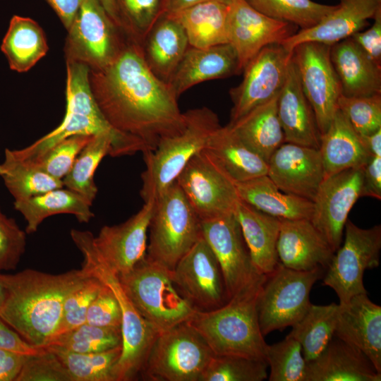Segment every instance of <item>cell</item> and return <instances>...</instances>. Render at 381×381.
<instances>
[{
    "instance_id": "1",
    "label": "cell",
    "mask_w": 381,
    "mask_h": 381,
    "mask_svg": "<svg viewBox=\"0 0 381 381\" xmlns=\"http://www.w3.org/2000/svg\"><path fill=\"white\" fill-rule=\"evenodd\" d=\"M89 79L109 123L140 140L147 151L154 150L162 138L183 129L185 116L178 97L169 84L149 69L138 44L127 40L113 62L104 68L90 70Z\"/></svg>"
},
{
    "instance_id": "2",
    "label": "cell",
    "mask_w": 381,
    "mask_h": 381,
    "mask_svg": "<svg viewBox=\"0 0 381 381\" xmlns=\"http://www.w3.org/2000/svg\"><path fill=\"white\" fill-rule=\"evenodd\" d=\"M1 276L6 294L0 318L27 342L44 347L58 328L65 299L90 274L83 268L56 274L26 269Z\"/></svg>"
},
{
    "instance_id": "3",
    "label": "cell",
    "mask_w": 381,
    "mask_h": 381,
    "mask_svg": "<svg viewBox=\"0 0 381 381\" xmlns=\"http://www.w3.org/2000/svg\"><path fill=\"white\" fill-rule=\"evenodd\" d=\"M89 67L77 61H66V113L61 123L30 145L13 150L20 158H35L59 141L75 135L107 134L114 140L117 157L145 152L139 139L114 129L102 113L92 94Z\"/></svg>"
},
{
    "instance_id": "4",
    "label": "cell",
    "mask_w": 381,
    "mask_h": 381,
    "mask_svg": "<svg viewBox=\"0 0 381 381\" xmlns=\"http://www.w3.org/2000/svg\"><path fill=\"white\" fill-rule=\"evenodd\" d=\"M265 276L219 308L208 311L196 310L187 321L214 355L265 361L267 344L260 328L257 310L258 296Z\"/></svg>"
},
{
    "instance_id": "5",
    "label": "cell",
    "mask_w": 381,
    "mask_h": 381,
    "mask_svg": "<svg viewBox=\"0 0 381 381\" xmlns=\"http://www.w3.org/2000/svg\"><path fill=\"white\" fill-rule=\"evenodd\" d=\"M183 113L185 124L180 132L162 138L154 150L143 152L146 168L141 175L140 195L144 202L155 200L171 186L221 126L217 115L206 107Z\"/></svg>"
},
{
    "instance_id": "6",
    "label": "cell",
    "mask_w": 381,
    "mask_h": 381,
    "mask_svg": "<svg viewBox=\"0 0 381 381\" xmlns=\"http://www.w3.org/2000/svg\"><path fill=\"white\" fill-rule=\"evenodd\" d=\"M146 258L172 271L202 236L201 220L175 181L155 199Z\"/></svg>"
},
{
    "instance_id": "7",
    "label": "cell",
    "mask_w": 381,
    "mask_h": 381,
    "mask_svg": "<svg viewBox=\"0 0 381 381\" xmlns=\"http://www.w3.org/2000/svg\"><path fill=\"white\" fill-rule=\"evenodd\" d=\"M172 271L145 258L118 276L138 312L160 332L187 322L197 310L179 291Z\"/></svg>"
},
{
    "instance_id": "8",
    "label": "cell",
    "mask_w": 381,
    "mask_h": 381,
    "mask_svg": "<svg viewBox=\"0 0 381 381\" xmlns=\"http://www.w3.org/2000/svg\"><path fill=\"white\" fill-rule=\"evenodd\" d=\"M322 276L321 267L298 271L280 262L265 276L257 301L258 322L263 336L292 327L302 318L311 305L312 287Z\"/></svg>"
},
{
    "instance_id": "9",
    "label": "cell",
    "mask_w": 381,
    "mask_h": 381,
    "mask_svg": "<svg viewBox=\"0 0 381 381\" xmlns=\"http://www.w3.org/2000/svg\"><path fill=\"white\" fill-rule=\"evenodd\" d=\"M214 355L198 331L183 322L158 335L140 375L152 381H200Z\"/></svg>"
},
{
    "instance_id": "10",
    "label": "cell",
    "mask_w": 381,
    "mask_h": 381,
    "mask_svg": "<svg viewBox=\"0 0 381 381\" xmlns=\"http://www.w3.org/2000/svg\"><path fill=\"white\" fill-rule=\"evenodd\" d=\"M67 31L66 61L83 63L90 70L109 65L128 40L98 0H82Z\"/></svg>"
},
{
    "instance_id": "11",
    "label": "cell",
    "mask_w": 381,
    "mask_h": 381,
    "mask_svg": "<svg viewBox=\"0 0 381 381\" xmlns=\"http://www.w3.org/2000/svg\"><path fill=\"white\" fill-rule=\"evenodd\" d=\"M344 229V243L334 252L323 279V284L335 291L339 304L367 293L363 274L379 266L381 250L380 225L362 229L347 219Z\"/></svg>"
},
{
    "instance_id": "12",
    "label": "cell",
    "mask_w": 381,
    "mask_h": 381,
    "mask_svg": "<svg viewBox=\"0 0 381 381\" xmlns=\"http://www.w3.org/2000/svg\"><path fill=\"white\" fill-rule=\"evenodd\" d=\"M176 181L200 220L235 213L240 201L236 183L205 149L189 160Z\"/></svg>"
},
{
    "instance_id": "13",
    "label": "cell",
    "mask_w": 381,
    "mask_h": 381,
    "mask_svg": "<svg viewBox=\"0 0 381 381\" xmlns=\"http://www.w3.org/2000/svg\"><path fill=\"white\" fill-rule=\"evenodd\" d=\"M330 45L305 42L292 50L302 90L315 114L320 135L338 109L341 85L330 59Z\"/></svg>"
},
{
    "instance_id": "14",
    "label": "cell",
    "mask_w": 381,
    "mask_h": 381,
    "mask_svg": "<svg viewBox=\"0 0 381 381\" xmlns=\"http://www.w3.org/2000/svg\"><path fill=\"white\" fill-rule=\"evenodd\" d=\"M201 231L219 265L228 300L264 278L251 262L235 214L201 220Z\"/></svg>"
},
{
    "instance_id": "15",
    "label": "cell",
    "mask_w": 381,
    "mask_h": 381,
    "mask_svg": "<svg viewBox=\"0 0 381 381\" xmlns=\"http://www.w3.org/2000/svg\"><path fill=\"white\" fill-rule=\"evenodd\" d=\"M292 52L282 44L265 47L245 66L242 81L229 90L232 123L277 96L285 83Z\"/></svg>"
},
{
    "instance_id": "16",
    "label": "cell",
    "mask_w": 381,
    "mask_h": 381,
    "mask_svg": "<svg viewBox=\"0 0 381 381\" xmlns=\"http://www.w3.org/2000/svg\"><path fill=\"white\" fill-rule=\"evenodd\" d=\"M92 274L113 291L122 312L121 353L114 368V381L134 380L141 373L150 349L161 332L138 312L116 274L102 264L95 265Z\"/></svg>"
},
{
    "instance_id": "17",
    "label": "cell",
    "mask_w": 381,
    "mask_h": 381,
    "mask_svg": "<svg viewBox=\"0 0 381 381\" xmlns=\"http://www.w3.org/2000/svg\"><path fill=\"white\" fill-rule=\"evenodd\" d=\"M171 274L180 293L197 310H214L228 301L219 265L202 236L180 259Z\"/></svg>"
},
{
    "instance_id": "18",
    "label": "cell",
    "mask_w": 381,
    "mask_h": 381,
    "mask_svg": "<svg viewBox=\"0 0 381 381\" xmlns=\"http://www.w3.org/2000/svg\"><path fill=\"white\" fill-rule=\"evenodd\" d=\"M363 167L324 179L313 199L310 221L335 252L341 246L348 215L362 197Z\"/></svg>"
},
{
    "instance_id": "19",
    "label": "cell",
    "mask_w": 381,
    "mask_h": 381,
    "mask_svg": "<svg viewBox=\"0 0 381 381\" xmlns=\"http://www.w3.org/2000/svg\"><path fill=\"white\" fill-rule=\"evenodd\" d=\"M296 25L265 16L246 0H232L226 21L227 42L236 51L243 71L265 47L281 44L297 32Z\"/></svg>"
},
{
    "instance_id": "20",
    "label": "cell",
    "mask_w": 381,
    "mask_h": 381,
    "mask_svg": "<svg viewBox=\"0 0 381 381\" xmlns=\"http://www.w3.org/2000/svg\"><path fill=\"white\" fill-rule=\"evenodd\" d=\"M144 202L142 208L126 221L104 226L94 236L101 260L118 276L130 272L146 257L147 231L155 200Z\"/></svg>"
},
{
    "instance_id": "21",
    "label": "cell",
    "mask_w": 381,
    "mask_h": 381,
    "mask_svg": "<svg viewBox=\"0 0 381 381\" xmlns=\"http://www.w3.org/2000/svg\"><path fill=\"white\" fill-rule=\"evenodd\" d=\"M267 175L284 193L311 201L325 179L319 149L284 142L272 155Z\"/></svg>"
},
{
    "instance_id": "22",
    "label": "cell",
    "mask_w": 381,
    "mask_h": 381,
    "mask_svg": "<svg viewBox=\"0 0 381 381\" xmlns=\"http://www.w3.org/2000/svg\"><path fill=\"white\" fill-rule=\"evenodd\" d=\"M339 305L334 337L361 351L381 373V307L367 293Z\"/></svg>"
},
{
    "instance_id": "23",
    "label": "cell",
    "mask_w": 381,
    "mask_h": 381,
    "mask_svg": "<svg viewBox=\"0 0 381 381\" xmlns=\"http://www.w3.org/2000/svg\"><path fill=\"white\" fill-rule=\"evenodd\" d=\"M279 262L286 267L308 271L327 268L334 251L310 219H280Z\"/></svg>"
},
{
    "instance_id": "24",
    "label": "cell",
    "mask_w": 381,
    "mask_h": 381,
    "mask_svg": "<svg viewBox=\"0 0 381 381\" xmlns=\"http://www.w3.org/2000/svg\"><path fill=\"white\" fill-rule=\"evenodd\" d=\"M336 8L317 25L299 30L281 44L289 51L305 42L332 46L361 31L381 9V0H339Z\"/></svg>"
},
{
    "instance_id": "25",
    "label": "cell",
    "mask_w": 381,
    "mask_h": 381,
    "mask_svg": "<svg viewBox=\"0 0 381 381\" xmlns=\"http://www.w3.org/2000/svg\"><path fill=\"white\" fill-rule=\"evenodd\" d=\"M242 73L237 54L229 44L206 48L189 46L169 85L179 98L200 83Z\"/></svg>"
},
{
    "instance_id": "26",
    "label": "cell",
    "mask_w": 381,
    "mask_h": 381,
    "mask_svg": "<svg viewBox=\"0 0 381 381\" xmlns=\"http://www.w3.org/2000/svg\"><path fill=\"white\" fill-rule=\"evenodd\" d=\"M277 114L285 142L319 149L320 133L315 114L302 90L292 58L278 96Z\"/></svg>"
},
{
    "instance_id": "27",
    "label": "cell",
    "mask_w": 381,
    "mask_h": 381,
    "mask_svg": "<svg viewBox=\"0 0 381 381\" xmlns=\"http://www.w3.org/2000/svg\"><path fill=\"white\" fill-rule=\"evenodd\" d=\"M381 373L358 349L334 336L325 350L307 362L306 381H380Z\"/></svg>"
},
{
    "instance_id": "28",
    "label": "cell",
    "mask_w": 381,
    "mask_h": 381,
    "mask_svg": "<svg viewBox=\"0 0 381 381\" xmlns=\"http://www.w3.org/2000/svg\"><path fill=\"white\" fill-rule=\"evenodd\" d=\"M188 47L183 28L173 15L168 13L158 19L140 44L144 61L149 69L167 84Z\"/></svg>"
},
{
    "instance_id": "29",
    "label": "cell",
    "mask_w": 381,
    "mask_h": 381,
    "mask_svg": "<svg viewBox=\"0 0 381 381\" xmlns=\"http://www.w3.org/2000/svg\"><path fill=\"white\" fill-rule=\"evenodd\" d=\"M330 59L342 95L381 94V66L375 63L351 37L330 47Z\"/></svg>"
},
{
    "instance_id": "30",
    "label": "cell",
    "mask_w": 381,
    "mask_h": 381,
    "mask_svg": "<svg viewBox=\"0 0 381 381\" xmlns=\"http://www.w3.org/2000/svg\"><path fill=\"white\" fill-rule=\"evenodd\" d=\"M251 262L262 275L277 266V241L280 219L264 213L240 200L235 211Z\"/></svg>"
},
{
    "instance_id": "31",
    "label": "cell",
    "mask_w": 381,
    "mask_h": 381,
    "mask_svg": "<svg viewBox=\"0 0 381 381\" xmlns=\"http://www.w3.org/2000/svg\"><path fill=\"white\" fill-rule=\"evenodd\" d=\"M319 151L325 178L348 169L362 167L373 156L339 109L327 130L320 135Z\"/></svg>"
},
{
    "instance_id": "32",
    "label": "cell",
    "mask_w": 381,
    "mask_h": 381,
    "mask_svg": "<svg viewBox=\"0 0 381 381\" xmlns=\"http://www.w3.org/2000/svg\"><path fill=\"white\" fill-rule=\"evenodd\" d=\"M240 200L280 219H310L313 202L283 192L266 175L236 183Z\"/></svg>"
},
{
    "instance_id": "33",
    "label": "cell",
    "mask_w": 381,
    "mask_h": 381,
    "mask_svg": "<svg viewBox=\"0 0 381 381\" xmlns=\"http://www.w3.org/2000/svg\"><path fill=\"white\" fill-rule=\"evenodd\" d=\"M278 96L227 124L247 147L267 162L285 142L277 114Z\"/></svg>"
},
{
    "instance_id": "34",
    "label": "cell",
    "mask_w": 381,
    "mask_h": 381,
    "mask_svg": "<svg viewBox=\"0 0 381 381\" xmlns=\"http://www.w3.org/2000/svg\"><path fill=\"white\" fill-rule=\"evenodd\" d=\"M205 150L235 183L267 174V162L247 147L228 125L212 133Z\"/></svg>"
},
{
    "instance_id": "35",
    "label": "cell",
    "mask_w": 381,
    "mask_h": 381,
    "mask_svg": "<svg viewBox=\"0 0 381 381\" xmlns=\"http://www.w3.org/2000/svg\"><path fill=\"white\" fill-rule=\"evenodd\" d=\"M91 205L80 194L63 187L13 202L27 222V234L37 231L46 218L55 214H73L78 222L87 223L94 217Z\"/></svg>"
},
{
    "instance_id": "36",
    "label": "cell",
    "mask_w": 381,
    "mask_h": 381,
    "mask_svg": "<svg viewBox=\"0 0 381 381\" xmlns=\"http://www.w3.org/2000/svg\"><path fill=\"white\" fill-rule=\"evenodd\" d=\"M229 6V4L224 2L207 1L171 15L183 28L189 46L206 48L228 43L226 21Z\"/></svg>"
},
{
    "instance_id": "37",
    "label": "cell",
    "mask_w": 381,
    "mask_h": 381,
    "mask_svg": "<svg viewBox=\"0 0 381 381\" xmlns=\"http://www.w3.org/2000/svg\"><path fill=\"white\" fill-rule=\"evenodd\" d=\"M13 71L31 69L49 49L46 35L40 25L28 17L13 16L1 46Z\"/></svg>"
},
{
    "instance_id": "38",
    "label": "cell",
    "mask_w": 381,
    "mask_h": 381,
    "mask_svg": "<svg viewBox=\"0 0 381 381\" xmlns=\"http://www.w3.org/2000/svg\"><path fill=\"white\" fill-rule=\"evenodd\" d=\"M339 310V303H311L302 318L292 326L287 336L299 342L307 362L316 358L334 337Z\"/></svg>"
},
{
    "instance_id": "39",
    "label": "cell",
    "mask_w": 381,
    "mask_h": 381,
    "mask_svg": "<svg viewBox=\"0 0 381 381\" xmlns=\"http://www.w3.org/2000/svg\"><path fill=\"white\" fill-rule=\"evenodd\" d=\"M0 177L14 201L64 187L62 180L52 177L8 148L4 151V159L0 162Z\"/></svg>"
},
{
    "instance_id": "40",
    "label": "cell",
    "mask_w": 381,
    "mask_h": 381,
    "mask_svg": "<svg viewBox=\"0 0 381 381\" xmlns=\"http://www.w3.org/2000/svg\"><path fill=\"white\" fill-rule=\"evenodd\" d=\"M106 155L117 157L114 140L107 134L95 135L62 179L64 186L80 194L92 205L97 193L95 173Z\"/></svg>"
},
{
    "instance_id": "41",
    "label": "cell",
    "mask_w": 381,
    "mask_h": 381,
    "mask_svg": "<svg viewBox=\"0 0 381 381\" xmlns=\"http://www.w3.org/2000/svg\"><path fill=\"white\" fill-rule=\"evenodd\" d=\"M46 348L56 355L73 381H114L113 371L121 356V345L96 353H75Z\"/></svg>"
},
{
    "instance_id": "42",
    "label": "cell",
    "mask_w": 381,
    "mask_h": 381,
    "mask_svg": "<svg viewBox=\"0 0 381 381\" xmlns=\"http://www.w3.org/2000/svg\"><path fill=\"white\" fill-rule=\"evenodd\" d=\"M251 6L272 18L291 23L299 30L317 25L337 5L312 0H246Z\"/></svg>"
},
{
    "instance_id": "43",
    "label": "cell",
    "mask_w": 381,
    "mask_h": 381,
    "mask_svg": "<svg viewBox=\"0 0 381 381\" xmlns=\"http://www.w3.org/2000/svg\"><path fill=\"white\" fill-rule=\"evenodd\" d=\"M121 327H104L87 323L53 338L46 346L75 353H96L121 345Z\"/></svg>"
},
{
    "instance_id": "44",
    "label": "cell",
    "mask_w": 381,
    "mask_h": 381,
    "mask_svg": "<svg viewBox=\"0 0 381 381\" xmlns=\"http://www.w3.org/2000/svg\"><path fill=\"white\" fill-rule=\"evenodd\" d=\"M126 37L140 46L158 19L167 13L166 0H115Z\"/></svg>"
},
{
    "instance_id": "45",
    "label": "cell",
    "mask_w": 381,
    "mask_h": 381,
    "mask_svg": "<svg viewBox=\"0 0 381 381\" xmlns=\"http://www.w3.org/2000/svg\"><path fill=\"white\" fill-rule=\"evenodd\" d=\"M265 361L270 367V381H306L307 361L295 339L286 336L279 342L267 345Z\"/></svg>"
},
{
    "instance_id": "46",
    "label": "cell",
    "mask_w": 381,
    "mask_h": 381,
    "mask_svg": "<svg viewBox=\"0 0 381 381\" xmlns=\"http://www.w3.org/2000/svg\"><path fill=\"white\" fill-rule=\"evenodd\" d=\"M265 360L234 355H214L200 381H262L267 378Z\"/></svg>"
},
{
    "instance_id": "47",
    "label": "cell",
    "mask_w": 381,
    "mask_h": 381,
    "mask_svg": "<svg viewBox=\"0 0 381 381\" xmlns=\"http://www.w3.org/2000/svg\"><path fill=\"white\" fill-rule=\"evenodd\" d=\"M93 136L75 135L68 137L53 145L41 155L26 160L32 162L52 177L62 180L71 169L80 151Z\"/></svg>"
},
{
    "instance_id": "48",
    "label": "cell",
    "mask_w": 381,
    "mask_h": 381,
    "mask_svg": "<svg viewBox=\"0 0 381 381\" xmlns=\"http://www.w3.org/2000/svg\"><path fill=\"white\" fill-rule=\"evenodd\" d=\"M338 109L359 135L381 128V94L365 97L340 95Z\"/></svg>"
},
{
    "instance_id": "49",
    "label": "cell",
    "mask_w": 381,
    "mask_h": 381,
    "mask_svg": "<svg viewBox=\"0 0 381 381\" xmlns=\"http://www.w3.org/2000/svg\"><path fill=\"white\" fill-rule=\"evenodd\" d=\"M102 286L103 283L100 280L90 274L83 284L68 294L64 303L61 318L53 338L85 323L89 306Z\"/></svg>"
},
{
    "instance_id": "50",
    "label": "cell",
    "mask_w": 381,
    "mask_h": 381,
    "mask_svg": "<svg viewBox=\"0 0 381 381\" xmlns=\"http://www.w3.org/2000/svg\"><path fill=\"white\" fill-rule=\"evenodd\" d=\"M16 381H73L65 366L50 349L27 355Z\"/></svg>"
},
{
    "instance_id": "51",
    "label": "cell",
    "mask_w": 381,
    "mask_h": 381,
    "mask_svg": "<svg viewBox=\"0 0 381 381\" xmlns=\"http://www.w3.org/2000/svg\"><path fill=\"white\" fill-rule=\"evenodd\" d=\"M26 231L0 210V271L15 270L27 244Z\"/></svg>"
},
{
    "instance_id": "52",
    "label": "cell",
    "mask_w": 381,
    "mask_h": 381,
    "mask_svg": "<svg viewBox=\"0 0 381 381\" xmlns=\"http://www.w3.org/2000/svg\"><path fill=\"white\" fill-rule=\"evenodd\" d=\"M122 312L113 291L103 286L87 309L85 323L104 327H121Z\"/></svg>"
},
{
    "instance_id": "53",
    "label": "cell",
    "mask_w": 381,
    "mask_h": 381,
    "mask_svg": "<svg viewBox=\"0 0 381 381\" xmlns=\"http://www.w3.org/2000/svg\"><path fill=\"white\" fill-rule=\"evenodd\" d=\"M373 25L366 30L351 36L356 44L377 65L381 66V9L373 18Z\"/></svg>"
},
{
    "instance_id": "54",
    "label": "cell",
    "mask_w": 381,
    "mask_h": 381,
    "mask_svg": "<svg viewBox=\"0 0 381 381\" xmlns=\"http://www.w3.org/2000/svg\"><path fill=\"white\" fill-rule=\"evenodd\" d=\"M44 348L35 346L27 342L0 318V349L25 355H32L41 352Z\"/></svg>"
},
{
    "instance_id": "55",
    "label": "cell",
    "mask_w": 381,
    "mask_h": 381,
    "mask_svg": "<svg viewBox=\"0 0 381 381\" xmlns=\"http://www.w3.org/2000/svg\"><path fill=\"white\" fill-rule=\"evenodd\" d=\"M363 196L381 199V156H372L363 166Z\"/></svg>"
},
{
    "instance_id": "56",
    "label": "cell",
    "mask_w": 381,
    "mask_h": 381,
    "mask_svg": "<svg viewBox=\"0 0 381 381\" xmlns=\"http://www.w3.org/2000/svg\"><path fill=\"white\" fill-rule=\"evenodd\" d=\"M27 355L0 349V381H16Z\"/></svg>"
},
{
    "instance_id": "57",
    "label": "cell",
    "mask_w": 381,
    "mask_h": 381,
    "mask_svg": "<svg viewBox=\"0 0 381 381\" xmlns=\"http://www.w3.org/2000/svg\"><path fill=\"white\" fill-rule=\"evenodd\" d=\"M52 7L62 24L66 29L69 28L82 0H45Z\"/></svg>"
},
{
    "instance_id": "58",
    "label": "cell",
    "mask_w": 381,
    "mask_h": 381,
    "mask_svg": "<svg viewBox=\"0 0 381 381\" xmlns=\"http://www.w3.org/2000/svg\"><path fill=\"white\" fill-rule=\"evenodd\" d=\"M360 137L371 155L381 156V128L371 134Z\"/></svg>"
},
{
    "instance_id": "59",
    "label": "cell",
    "mask_w": 381,
    "mask_h": 381,
    "mask_svg": "<svg viewBox=\"0 0 381 381\" xmlns=\"http://www.w3.org/2000/svg\"><path fill=\"white\" fill-rule=\"evenodd\" d=\"M167 13H175L195 4L207 1H219L226 4H230L232 0H166Z\"/></svg>"
},
{
    "instance_id": "60",
    "label": "cell",
    "mask_w": 381,
    "mask_h": 381,
    "mask_svg": "<svg viewBox=\"0 0 381 381\" xmlns=\"http://www.w3.org/2000/svg\"><path fill=\"white\" fill-rule=\"evenodd\" d=\"M104 8L109 16L114 23L121 30V21L115 0H98ZM122 31V30H121Z\"/></svg>"
},
{
    "instance_id": "61",
    "label": "cell",
    "mask_w": 381,
    "mask_h": 381,
    "mask_svg": "<svg viewBox=\"0 0 381 381\" xmlns=\"http://www.w3.org/2000/svg\"><path fill=\"white\" fill-rule=\"evenodd\" d=\"M6 294V289L4 284V282L1 279V274H0V308L1 307L5 300Z\"/></svg>"
}]
</instances>
